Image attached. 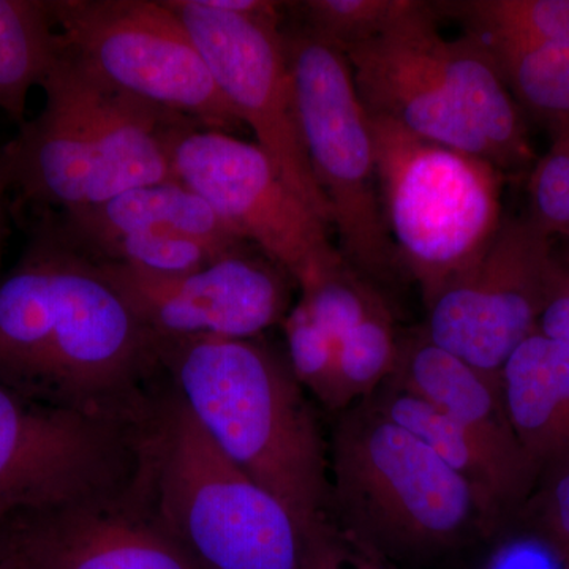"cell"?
<instances>
[{
  "mask_svg": "<svg viewBox=\"0 0 569 569\" xmlns=\"http://www.w3.org/2000/svg\"><path fill=\"white\" fill-rule=\"evenodd\" d=\"M411 0H306L288 3L306 26L340 51L377 39L410 7Z\"/></svg>",
  "mask_w": 569,
  "mask_h": 569,
  "instance_id": "cell-23",
  "label": "cell"
},
{
  "mask_svg": "<svg viewBox=\"0 0 569 569\" xmlns=\"http://www.w3.org/2000/svg\"><path fill=\"white\" fill-rule=\"evenodd\" d=\"M163 378L156 335L44 213L0 276V385L48 406L141 422Z\"/></svg>",
  "mask_w": 569,
  "mask_h": 569,
  "instance_id": "cell-1",
  "label": "cell"
},
{
  "mask_svg": "<svg viewBox=\"0 0 569 569\" xmlns=\"http://www.w3.org/2000/svg\"><path fill=\"white\" fill-rule=\"evenodd\" d=\"M282 328L295 377L329 408L335 385L336 340L313 320L301 301L291 307Z\"/></svg>",
  "mask_w": 569,
  "mask_h": 569,
  "instance_id": "cell-26",
  "label": "cell"
},
{
  "mask_svg": "<svg viewBox=\"0 0 569 569\" xmlns=\"http://www.w3.org/2000/svg\"><path fill=\"white\" fill-rule=\"evenodd\" d=\"M51 213L63 233L81 249L141 234L189 236L223 249L247 242L220 220L203 198L178 181L138 187L100 204Z\"/></svg>",
  "mask_w": 569,
  "mask_h": 569,
  "instance_id": "cell-19",
  "label": "cell"
},
{
  "mask_svg": "<svg viewBox=\"0 0 569 569\" xmlns=\"http://www.w3.org/2000/svg\"><path fill=\"white\" fill-rule=\"evenodd\" d=\"M142 422L48 406L0 385V527L132 485Z\"/></svg>",
  "mask_w": 569,
  "mask_h": 569,
  "instance_id": "cell-10",
  "label": "cell"
},
{
  "mask_svg": "<svg viewBox=\"0 0 569 569\" xmlns=\"http://www.w3.org/2000/svg\"><path fill=\"white\" fill-rule=\"evenodd\" d=\"M433 2L410 7L377 39L343 51L367 114L481 157L505 174L531 170L526 114L488 54L438 31Z\"/></svg>",
  "mask_w": 569,
  "mask_h": 569,
  "instance_id": "cell-4",
  "label": "cell"
},
{
  "mask_svg": "<svg viewBox=\"0 0 569 569\" xmlns=\"http://www.w3.org/2000/svg\"><path fill=\"white\" fill-rule=\"evenodd\" d=\"M307 157L339 233L343 260L366 279L400 268L378 189L369 118L347 56L306 26L282 24Z\"/></svg>",
  "mask_w": 569,
  "mask_h": 569,
  "instance_id": "cell-8",
  "label": "cell"
},
{
  "mask_svg": "<svg viewBox=\"0 0 569 569\" xmlns=\"http://www.w3.org/2000/svg\"><path fill=\"white\" fill-rule=\"evenodd\" d=\"M99 266L156 337L254 339L282 323L298 287L282 266L252 244L178 277Z\"/></svg>",
  "mask_w": 569,
  "mask_h": 569,
  "instance_id": "cell-14",
  "label": "cell"
},
{
  "mask_svg": "<svg viewBox=\"0 0 569 569\" xmlns=\"http://www.w3.org/2000/svg\"><path fill=\"white\" fill-rule=\"evenodd\" d=\"M567 569H569V563H568V568Z\"/></svg>",
  "mask_w": 569,
  "mask_h": 569,
  "instance_id": "cell-33",
  "label": "cell"
},
{
  "mask_svg": "<svg viewBox=\"0 0 569 569\" xmlns=\"http://www.w3.org/2000/svg\"><path fill=\"white\" fill-rule=\"evenodd\" d=\"M11 189L9 168H7L6 153L0 149V239L3 236V222H6V194Z\"/></svg>",
  "mask_w": 569,
  "mask_h": 569,
  "instance_id": "cell-30",
  "label": "cell"
},
{
  "mask_svg": "<svg viewBox=\"0 0 569 569\" xmlns=\"http://www.w3.org/2000/svg\"><path fill=\"white\" fill-rule=\"evenodd\" d=\"M302 569H388L383 561L367 552L353 539L328 523L306 539Z\"/></svg>",
  "mask_w": 569,
  "mask_h": 569,
  "instance_id": "cell-27",
  "label": "cell"
},
{
  "mask_svg": "<svg viewBox=\"0 0 569 569\" xmlns=\"http://www.w3.org/2000/svg\"><path fill=\"white\" fill-rule=\"evenodd\" d=\"M208 62L213 80L284 183L332 228L331 206L318 186L299 123L283 20L238 17L200 0H163Z\"/></svg>",
  "mask_w": 569,
  "mask_h": 569,
  "instance_id": "cell-12",
  "label": "cell"
},
{
  "mask_svg": "<svg viewBox=\"0 0 569 569\" xmlns=\"http://www.w3.org/2000/svg\"><path fill=\"white\" fill-rule=\"evenodd\" d=\"M58 44L43 110L3 148L11 187L61 213L174 181L168 138L187 118L116 88Z\"/></svg>",
  "mask_w": 569,
  "mask_h": 569,
  "instance_id": "cell-3",
  "label": "cell"
},
{
  "mask_svg": "<svg viewBox=\"0 0 569 569\" xmlns=\"http://www.w3.org/2000/svg\"><path fill=\"white\" fill-rule=\"evenodd\" d=\"M549 151L529 173V217L569 253V119L550 127Z\"/></svg>",
  "mask_w": 569,
  "mask_h": 569,
  "instance_id": "cell-25",
  "label": "cell"
},
{
  "mask_svg": "<svg viewBox=\"0 0 569 569\" xmlns=\"http://www.w3.org/2000/svg\"><path fill=\"white\" fill-rule=\"evenodd\" d=\"M567 560L542 533L501 542L485 569H567Z\"/></svg>",
  "mask_w": 569,
  "mask_h": 569,
  "instance_id": "cell-28",
  "label": "cell"
},
{
  "mask_svg": "<svg viewBox=\"0 0 569 569\" xmlns=\"http://www.w3.org/2000/svg\"><path fill=\"white\" fill-rule=\"evenodd\" d=\"M59 43L116 88L216 132L244 129L163 0H48Z\"/></svg>",
  "mask_w": 569,
  "mask_h": 569,
  "instance_id": "cell-9",
  "label": "cell"
},
{
  "mask_svg": "<svg viewBox=\"0 0 569 569\" xmlns=\"http://www.w3.org/2000/svg\"><path fill=\"white\" fill-rule=\"evenodd\" d=\"M561 254H563L565 257V260H567V263H568V268H569V253L565 252L563 249L560 250Z\"/></svg>",
  "mask_w": 569,
  "mask_h": 569,
  "instance_id": "cell-32",
  "label": "cell"
},
{
  "mask_svg": "<svg viewBox=\"0 0 569 569\" xmlns=\"http://www.w3.org/2000/svg\"><path fill=\"white\" fill-rule=\"evenodd\" d=\"M477 44L488 54L523 114L533 116L548 129L569 119V31Z\"/></svg>",
  "mask_w": 569,
  "mask_h": 569,
  "instance_id": "cell-20",
  "label": "cell"
},
{
  "mask_svg": "<svg viewBox=\"0 0 569 569\" xmlns=\"http://www.w3.org/2000/svg\"><path fill=\"white\" fill-rule=\"evenodd\" d=\"M137 478L201 569H302L290 512L213 443L167 378L142 422Z\"/></svg>",
  "mask_w": 569,
  "mask_h": 569,
  "instance_id": "cell-5",
  "label": "cell"
},
{
  "mask_svg": "<svg viewBox=\"0 0 569 569\" xmlns=\"http://www.w3.org/2000/svg\"><path fill=\"white\" fill-rule=\"evenodd\" d=\"M400 337L389 307L377 310L337 340L335 385L329 410L367 399L395 372Z\"/></svg>",
  "mask_w": 569,
  "mask_h": 569,
  "instance_id": "cell-22",
  "label": "cell"
},
{
  "mask_svg": "<svg viewBox=\"0 0 569 569\" xmlns=\"http://www.w3.org/2000/svg\"><path fill=\"white\" fill-rule=\"evenodd\" d=\"M48 0H0V110L24 123L29 92L58 54Z\"/></svg>",
  "mask_w": 569,
  "mask_h": 569,
  "instance_id": "cell-21",
  "label": "cell"
},
{
  "mask_svg": "<svg viewBox=\"0 0 569 569\" xmlns=\"http://www.w3.org/2000/svg\"><path fill=\"white\" fill-rule=\"evenodd\" d=\"M367 399L385 417L421 438L470 486L492 533L526 501L537 473L511 466L437 408L389 381Z\"/></svg>",
  "mask_w": 569,
  "mask_h": 569,
  "instance_id": "cell-17",
  "label": "cell"
},
{
  "mask_svg": "<svg viewBox=\"0 0 569 569\" xmlns=\"http://www.w3.org/2000/svg\"><path fill=\"white\" fill-rule=\"evenodd\" d=\"M171 171L238 238L282 266L299 290L342 263L326 224L284 183L257 142L183 119L168 138Z\"/></svg>",
  "mask_w": 569,
  "mask_h": 569,
  "instance_id": "cell-11",
  "label": "cell"
},
{
  "mask_svg": "<svg viewBox=\"0 0 569 569\" xmlns=\"http://www.w3.org/2000/svg\"><path fill=\"white\" fill-rule=\"evenodd\" d=\"M381 208L400 268L425 306L489 246L503 222L496 164L367 114Z\"/></svg>",
  "mask_w": 569,
  "mask_h": 569,
  "instance_id": "cell-7",
  "label": "cell"
},
{
  "mask_svg": "<svg viewBox=\"0 0 569 569\" xmlns=\"http://www.w3.org/2000/svg\"><path fill=\"white\" fill-rule=\"evenodd\" d=\"M168 383L236 466L290 512L305 541L331 523L323 437L288 358L260 337H157Z\"/></svg>",
  "mask_w": 569,
  "mask_h": 569,
  "instance_id": "cell-2",
  "label": "cell"
},
{
  "mask_svg": "<svg viewBox=\"0 0 569 569\" xmlns=\"http://www.w3.org/2000/svg\"><path fill=\"white\" fill-rule=\"evenodd\" d=\"M329 473L337 529L383 563H430L492 533L470 486L369 399L337 422Z\"/></svg>",
  "mask_w": 569,
  "mask_h": 569,
  "instance_id": "cell-6",
  "label": "cell"
},
{
  "mask_svg": "<svg viewBox=\"0 0 569 569\" xmlns=\"http://www.w3.org/2000/svg\"><path fill=\"white\" fill-rule=\"evenodd\" d=\"M501 388L520 447L538 470L569 467V347L533 332L505 362Z\"/></svg>",
  "mask_w": 569,
  "mask_h": 569,
  "instance_id": "cell-18",
  "label": "cell"
},
{
  "mask_svg": "<svg viewBox=\"0 0 569 569\" xmlns=\"http://www.w3.org/2000/svg\"><path fill=\"white\" fill-rule=\"evenodd\" d=\"M0 569H13V568H11L9 563H6V561L0 560Z\"/></svg>",
  "mask_w": 569,
  "mask_h": 569,
  "instance_id": "cell-31",
  "label": "cell"
},
{
  "mask_svg": "<svg viewBox=\"0 0 569 569\" xmlns=\"http://www.w3.org/2000/svg\"><path fill=\"white\" fill-rule=\"evenodd\" d=\"M387 381L447 415L511 466L539 473L512 430L500 373L448 353L419 328L400 337L399 358Z\"/></svg>",
  "mask_w": 569,
  "mask_h": 569,
  "instance_id": "cell-16",
  "label": "cell"
},
{
  "mask_svg": "<svg viewBox=\"0 0 569 569\" xmlns=\"http://www.w3.org/2000/svg\"><path fill=\"white\" fill-rule=\"evenodd\" d=\"M0 560L13 569H201L163 529L137 477L118 492L0 527Z\"/></svg>",
  "mask_w": 569,
  "mask_h": 569,
  "instance_id": "cell-15",
  "label": "cell"
},
{
  "mask_svg": "<svg viewBox=\"0 0 569 569\" xmlns=\"http://www.w3.org/2000/svg\"><path fill=\"white\" fill-rule=\"evenodd\" d=\"M557 241L527 217H505L481 254L426 305L430 342L489 373L537 332Z\"/></svg>",
  "mask_w": 569,
  "mask_h": 569,
  "instance_id": "cell-13",
  "label": "cell"
},
{
  "mask_svg": "<svg viewBox=\"0 0 569 569\" xmlns=\"http://www.w3.org/2000/svg\"><path fill=\"white\" fill-rule=\"evenodd\" d=\"M541 515L539 533L545 535L569 563V467L556 471Z\"/></svg>",
  "mask_w": 569,
  "mask_h": 569,
  "instance_id": "cell-29",
  "label": "cell"
},
{
  "mask_svg": "<svg viewBox=\"0 0 569 569\" xmlns=\"http://www.w3.org/2000/svg\"><path fill=\"white\" fill-rule=\"evenodd\" d=\"M298 301L336 342L367 317L388 306L376 287L347 261L301 290Z\"/></svg>",
  "mask_w": 569,
  "mask_h": 569,
  "instance_id": "cell-24",
  "label": "cell"
}]
</instances>
